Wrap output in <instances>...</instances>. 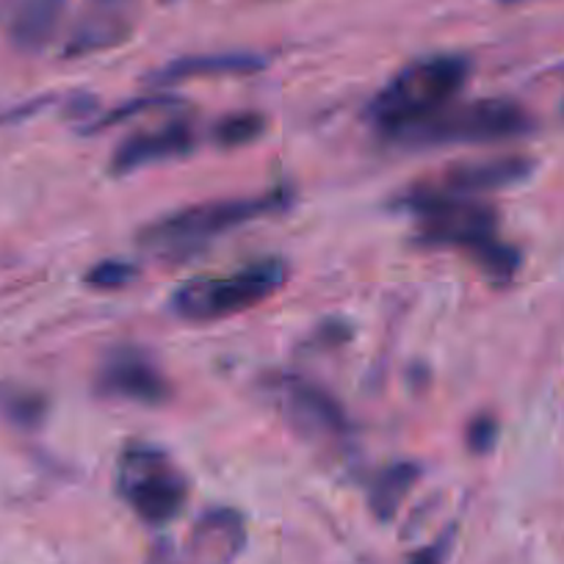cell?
I'll use <instances>...</instances> for the list:
<instances>
[{
    "label": "cell",
    "mask_w": 564,
    "mask_h": 564,
    "mask_svg": "<svg viewBox=\"0 0 564 564\" xmlns=\"http://www.w3.org/2000/svg\"><path fill=\"white\" fill-rule=\"evenodd\" d=\"M214 133L221 148H241V144H249L263 133V117L252 111L230 113L216 124Z\"/></svg>",
    "instance_id": "2e32d148"
},
{
    "label": "cell",
    "mask_w": 564,
    "mask_h": 564,
    "mask_svg": "<svg viewBox=\"0 0 564 564\" xmlns=\"http://www.w3.org/2000/svg\"><path fill=\"white\" fill-rule=\"evenodd\" d=\"M501 3H509V7H512V3H529V0H501Z\"/></svg>",
    "instance_id": "44dd1931"
},
{
    "label": "cell",
    "mask_w": 564,
    "mask_h": 564,
    "mask_svg": "<svg viewBox=\"0 0 564 564\" xmlns=\"http://www.w3.org/2000/svg\"><path fill=\"white\" fill-rule=\"evenodd\" d=\"M448 547H452V534L441 536L437 542H432V545H426L423 551H417L410 564H446Z\"/></svg>",
    "instance_id": "d6986e66"
},
{
    "label": "cell",
    "mask_w": 564,
    "mask_h": 564,
    "mask_svg": "<svg viewBox=\"0 0 564 564\" xmlns=\"http://www.w3.org/2000/svg\"><path fill=\"white\" fill-rule=\"evenodd\" d=\"M47 415V399L42 390L25 384H0V417L18 430H36Z\"/></svg>",
    "instance_id": "5bb4252c"
},
{
    "label": "cell",
    "mask_w": 564,
    "mask_h": 564,
    "mask_svg": "<svg viewBox=\"0 0 564 564\" xmlns=\"http://www.w3.org/2000/svg\"><path fill=\"white\" fill-rule=\"evenodd\" d=\"M412 214L417 216V238L432 247L465 249L481 265L490 280H514L520 269V252L498 236L496 210L481 199H443V197H406Z\"/></svg>",
    "instance_id": "6da1fadb"
},
{
    "label": "cell",
    "mask_w": 564,
    "mask_h": 564,
    "mask_svg": "<svg viewBox=\"0 0 564 564\" xmlns=\"http://www.w3.org/2000/svg\"><path fill=\"white\" fill-rule=\"evenodd\" d=\"M470 78L463 56H430L412 62L368 106L373 124L393 139L457 102Z\"/></svg>",
    "instance_id": "7a4b0ae2"
},
{
    "label": "cell",
    "mask_w": 564,
    "mask_h": 564,
    "mask_svg": "<svg viewBox=\"0 0 564 564\" xmlns=\"http://www.w3.org/2000/svg\"><path fill=\"white\" fill-rule=\"evenodd\" d=\"M534 164L529 159H496L479 164H463L448 170L437 181L421 183L406 197H443V199H479V194L498 192L531 175Z\"/></svg>",
    "instance_id": "9c48e42d"
},
{
    "label": "cell",
    "mask_w": 564,
    "mask_h": 564,
    "mask_svg": "<svg viewBox=\"0 0 564 564\" xmlns=\"http://www.w3.org/2000/svg\"><path fill=\"white\" fill-rule=\"evenodd\" d=\"M498 437V423L492 421V417L481 415L476 417L474 423H470V430H468V443L474 452H490L492 443H496Z\"/></svg>",
    "instance_id": "ac0fdd59"
},
{
    "label": "cell",
    "mask_w": 564,
    "mask_h": 564,
    "mask_svg": "<svg viewBox=\"0 0 564 564\" xmlns=\"http://www.w3.org/2000/svg\"><path fill=\"white\" fill-rule=\"evenodd\" d=\"M135 280V269L124 260H102L86 274V285L95 291H119Z\"/></svg>",
    "instance_id": "e0dca14e"
},
{
    "label": "cell",
    "mask_w": 564,
    "mask_h": 564,
    "mask_svg": "<svg viewBox=\"0 0 564 564\" xmlns=\"http://www.w3.org/2000/svg\"><path fill=\"white\" fill-rule=\"evenodd\" d=\"M67 0H20L12 20V40L23 51H42L53 40Z\"/></svg>",
    "instance_id": "4fadbf2b"
},
{
    "label": "cell",
    "mask_w": 564,
    "mask_h": 564,
    "mask_svg": "<svg viewBox=\"0 0 564 564\" xmlns=\"http://www.w3.org/2000/svg\"><path fill=\"white\" fill-rule=\"evenodd\" d=\"M243 545H247V525L230 507L208 509L188 534V547L197 564H232L241 556Z\"/></svg>",
    "instance_id": "8fae6325"
},
{
    "label": "cell",
    "mask_w": 564,
    "mask_h": 564,
    "mask_svg": "<svg viewBox=\"0 0 564 564\" xmlns=\"http://www.w3.org/2000/svg\"><path fill=\"white\" fill-rule=\"evenodd\" d=\"M265 395L291 430L307 441L338 443L349 435V415L327 388L296 373H274L263 382Z\"/></svg>",
    "instance_id": "52a82bcc"
},
{
    "label": "cell",
    "mask_w": 564,
    "mask_h": 564,
    "mask_svg": "<svg viewBox=\"0 0 564 564\" xmlns=\"http://www.w3.org/2000/svg\"><path fill=\"white\" fill-rule=\"evenodd\" d=\"M166 3H170V0H166Z\"/></svg>",
    "instance_id": "cb8c5ba5"
},
{
    "label": "cell",
    "mask_w": 564,
    "mask_h": 564,
    "mask_svg": "<svg viewBox=\"0 0 564 564\" xmlns=\"http://www.w3.org/2000/svg\"><path fill=\"white\" fill-rule=\"evenodd\" d=\"M534 130V117L520 102L501 100H474L452 102L426 122L415 124L401 133L406 144H487V141H509Z\"/></svg>",
    "instance_id": "5b68a950"
},
{
    "label": "cell",
    "mask_w": 564,
    "mask_h": 564,
    "mask_svg": "<svg viewBox=\"0 0 564 564\" xmlns=\"http://www.w3.org/2000/svg\"><path fill=\"white\" fill-rule=\"evenodd\" d=\"M285 205H289V192H269L260 194V197L208 199V203L188 205V208L166 214L164 219L148 225L141 230L139 243L148 252L164 254V258H183V254L208 247L210 241L236 230V227L276 214Z\"/></svg>",
    "instance_id": "3957f363"
},
{
    "label": "cell",
    "mask_w": 564,
    "mask_h": 564,
    "mask_svg": "<svg viewBox=\"0 0 564 564\" xmlns=\"http://www.w3.org/2000/svg\"><path fill=\"white\" fill-rule=\"evenodd\" d=\"M117 487L122 501L148 525H166L188 501V479L170 454L141 443L119 457Z\"/></svg>",
    "instance_id": "8992f818"
},
{
    "label": "cell",
    "mask_w": 564,
    "mask_h": 564,
    "mask_svg": "<svg viewBox=\"0 0 564 564\" xmlns=\"http://www.w3.org/2000/svg\"><path fill=\"white\" fill-rule=\"evenodd\" d=\"M562 113H564V102H562Z\"/></svg>",
    "instance_id": "603a6c76"
},
{
    "label": "cell",
    "mask_w": 564,
    "mask_h": 564,
    "mask_svg": "<svg viewBox=\"0 0 564 564\" xmlns=\"http://www.w3.org/2000/svg\"><path fill=\"white\" fill-rule=\"evenodd\" d=\"M197 144L194 124L186 119H175L170 124H161L153 130H141V133L128 135V139L113 150L111 172L113 175H130L144 166L164 164L188 155Z\"/></svg>",
    "instance_id": "30bf717a"
},
{
    "label": "cell",
    "mask_w": 564,
    "mask_h": 564,
    "mask_svg": "<svg viewBox=\"0 0 564 564\" xmlns=\"http://www.w3.org/2000/svg\"><path fill=\"white\" fill-rule=\"evenodd\" d=\"M417 479V468L415 465H393V468L384 470L377 481H373V492H371V507L379 518H390V514L399 509L401 498L410 492L412 481Z\"/></svg>",
    "instance_id": "9a60e30c"
},
{
    "label": "cell",
    "mask_w": 564,
    "mask_h": 564,
    "mask_svg": "<svg viewBox=\"0 0 564 564\" xmlns=\"http://www.w3.org/2000/svg\"><path fill=\"white\" fill-rule=\"evenodd\" d=\"M100 7H113V3H119V0H97Z\"/></svg>",
    "instance_id": "ffe728a7"
},
{
    "label": "cell",
    "mask_w": 564,
    "mask_h": 564,
    "mask_svg": "<svg viewBox=\"0 0 564 564\" xmlns=\"http://www.w3.org/2000/svg\"><path fill=\"white\" fill-rule=\"evenodd\" d=\"M263 67V58L252 53H210V56H188L166 64L155 73V84H183L192 78L210 75H252Z\"/></svg>",
    "instance_id": "7c38bea8"
},
{
    "label": "cell",
    "mask_w": 564,
    "mask_h": 564,
    "mask_svg": "<svg viewBox=\"0 0 564 564\" xmlns=\"http://www.w3.org/2000/svg\"><path fill=\"white\" fill-rule=\"evenodd\" d=\"M153 564H172V562H153Z\"/></svg>",
    "instance_id": "7402d4cb"
},
{
    "label": "cell",
    "mask_w": 564,
    "mask_h": 564,
    "mask_svg": "<svg viewBox=\"0 0 564 564\" xmlns=\"http://www.w3.org/2000/svg\"><path fill=\"white\" fill-rule=\"evenodd\" d=\"M289 280V265L276 258L254 260L225 274H205L183 282L172 296V311L194 324L219 322L247 313L274 296Z\"/></svg>",
    "instance_id": "277c9868"
},
{
    "label": "cell",
    "mask_w": 564,
    "mask_h": 564,
    "mask_svg": "<svg viewBox=\"0 0 564 564\" xmlns=\"http://www.w3.org/2000/svg\"><path fill=\"white\" fill-rule=\"evenodd\" d=\"M97 393L130 404L159 406L172 395V384L148 355L122 349L108 357L97 371Z\"/></svg>",
    "instance_id": "ba28073f"
}]
</instances>
